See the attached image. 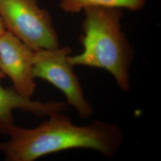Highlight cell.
<instances>
[{
  "mask_svg": "<svg viewBox=\"0 0 161 161\" xmlns=\"http://www.w3.org/2000/svg\"><path fill=\"white\" fill-rule=\"evenodd\" d=\"M8 141L0 143V150L10 161H34L58 152L76 149L94 150L107 158L115 155L124 140L119 125L94 120L86 125L74 124L62 112L34 128L16 125L8 133Z\"/></svg>",
  "mask_w": 161,
  "mask_h": 161,
  "instance_id": "obj_1",
  "label": "cell"
},
{
  "mask_svg": "<svg viewBox=\"0 0 161 161\" xmlns=\"http://www.w3.org/2000/svg\"><path fill=\"white\" fill-rule=\"evenodd\" d=\"M83 11L85 18L80 36L83 50L69 56L70 64L103 69L112 76L120 90L128 92L134 53L121 29L122 9L92 7Z\"/></svg>",
  "mask_w": 161,
  "mask_h": 161,
  "instance_id": "obj_2",
  "label": "cell"
},
{
  "mask_svg": "<svg viewBox=\"0 0 161 161\" xmlns=\"http://www.w3.org/2000/svg\"><path fill=\"white\" fill-rule=\"evenodd\" d=\"M0 15L6 30L34 51L60 47L51 16L38 0H0Z\"/></svg>",
  "mask_w": 161,
  "mask_h": 161,
  "instance_id": "obj_3",
  "label": "cell"
},
{
  "mask_svg": "<svg viewBox=\"0 0 161 161\" xmlns=\"http://www.w3.org/2000/svg\"><path fill=\"white\" fill-rule=\"evenodd\" d=\"M71 53L68 47L35 51L33 75L35 78L47 80L57 88L80 118L88 119L94 112L93 107L85 96L74 66L69 62Z\"/></svg>",
  "mask_w": 161,
  "mask_h": 161,
  "instance_id": "obj_4",
  "label": "cell"
},
{
  "mask_svg": "<svg viewBox=\"0 0 161 161\" xmlns=\"http://www.w3.org/2000/svg\"><path fill=\"white\" fill-rule=\"evenodd\" d=\"M34 52L7 30L0 36L1 69L15 91L25 97H32L36 88L32 71Z\"/></svg>",
  "mask_w": 161,
  "mask_h": 161,
  "instance_id": "obj_5",
  "label": "cell"
},
{
  "mask_svg": "<svg viewBox=\"0 0 161 161\" xmlns=\"http://www.w3.org/2000/svg\"><path fill=\"white\" fill-rule=\"evenodd\" d=\"M66 102H41L25 97L16 91L0 86V131L8 133L14 127L13 112L20 109L40 116L64 112L68 109Z\"/></svg>",
  "mask_w": 161,
  "mask_h": 161,
  "instance_id": "obj_6",
  "label": "cell"
},
{
  "mask_svg": "<svg viewBox=\"0 0 161 161\" xmlns=\"http://www.w3.org/2000/svg\"><path fill=\"white\" fill-rule=\"evenodd\" d=\"M146 0H62L60 7L64 12L76 13L92 7L126 8L137 11L143 8Z\"/></svg>",
  "mask_w": 161,
  "mask_h": 161,
  "instance_id": "obj_7",
  "label": "cell"
},
{
  "mask_svg": "<svg viewBox=\"0 0 161 161\" xmlns=\"http://www.w3.org/2000/svg\"><path fill=\"white\" fill-rule=\"evenodd\" d=\"M6 31V26L4 25V23L3 22L2 17L0 15V36L2 34H3Z\"/></svg>",
  "mask_w": 161,
  "mask_h": 161,
  "instance_id": "obj_8",
  "label": "cell"
},
{
  "mask_svg": "<svg viewBox=\"0 0 161 161\" xmlns=\"http://www.w3.org/2000/svg\"><path fill=\"white\" fill-rule=\"evenodd\" d=\"M5 77H6V75H4V74L3 73L1 68V65H0V80L4 79Z\"/></svg>",
  "mask_w": 161,
  "mask_h": 161,
  "instance_id": "obj_9",
  "label": "cell"
}]
</instances>
